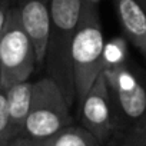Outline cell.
<instances>
[{
	"label": "cell",
	"instance_id": "cell-1",
	"mask_svg": "<svg viewBox=\"0 0 146 146\" xmlns=\"http://www.w3.org/2000/svg\"><path fill=\"white\" fill-rule=\"evenodd\" d=\"M50 32L44 64L69 106L76 103L72 44L79 25L82 0H50Z\"/></svg>",
	"mask_w": 146,
	"mask_h": 146
},
{
	"label": "cell",
	"instance_id": "cell-2",
	"mask_svg": "<svg viewBox=\"0 0 146 146\" xmlns=\"http://www.w3.org/2000/svg\"><path fill=\"white\" fill-rule=\"evenodd\" d=\"M103 75L122 146H146V89L125 64L105 67Z\"/></svg>",
	"mask_w": 146,
	"mask_h": 146
},
{
	"label": "cell",
	"instance_id": "cell-3",
	"mask_svg": "<svg viewBox=\"0 0 146 146\" xmlns=\"http://www.w3.org/2000/svg\"><path fill=\"white\" fill-rule=\"evenodd\" d=\"M105 44L98 2L82 0L80 19L72 44V66L78 105H80L98 76L103 72Z\"/></svg>",
	"mask_w": 146,
	"mask_h": 146
},
{
	"label": "cell",
	"instance_id": "cell-4",
	"mask_svg": "<svg viewBox=\"0 0 146 146\" xmlns=\"http://www.w3.org/2000/svg\"><path fill=\"white\" fill-rule=\"evenodd\" d=\"M69 105L59 86L49 76L33 85L29 115L20 135L36 142H44L72 125Z\"/></svg>",
	"mask_w": 146,
	"mask_h": 146
},
{
	"label": "cell",
	"instance_id": "cell-5",
	"mask_svg": "<svg viewBox=\"0 0 146 146\" xmlns=\"http://www.w3.org/2000/svg\"><path fill=\"white\" fill-rule=\"evenodd\" d=\"M36 53L20 17L17 6H12L5 32L0 37V75L5 89L29 80L35 70Z\"/></svg>",
	"mask_w": 146,
	"mask_h": 146
},
{
	"label": "cell",
	"instance_id": "cell-6",
	"mask_svg": "<svg viewBox=\"0 0 146 146\" xmlns=\"http://www.w3.org/2000/svg\"><path fill=\"white\" fill-rule=\"evenodd\" d=\"M80 126L86 129L103 146L115 133L113 108L103 72L98 76L90 90L79 105Z\"/></svg>",
	"mask_w": 146,
	"mask_h": 146
},
{
	"label": "cell",
	"instance_id": "cell-7",
	"mask_svg": "<svg viewBox=\"0 0 146 146\" xmlns=\"http://www.w3.org/2000/svg\"><path fill=\"white\" fill-rule=\"evenodd\" d=\"M50 0H19V10L23 27L32 40L36 63L43 64L50 32Z\"/></svg>",
	"mask_w": 146,
	"mask_h": 146
},
{
	"label": "cell",
	"instance_id": "cell-8",
	"mask_svg": "<svg viewBox=\"0 0 146 146\" xmlns=\"http://www.w3.org/2000/svg\"><path fill=\"white\" fill-rule=\"evenodd\" d=\"M120 26L126 37L146 60V13L137 0H115Z\"/></svg>",
	"mask_w": 146,
	"mask_h": 146
},
{
	"label": "cell",
	"instance_id": "cell-9",
	"mask_svg": "<svg viewBox=\"0 0 146 146\" xmlns=\"http://www.w3.org/2000/svg\"><path fill=\"white\" fill-rule=\"evenodd\" d=\"M33 85L35 82H20L6 89L7 93V108L12 135L19 136L23 130L26 117L30 110L32 98H33Z\"/></svg>",
	"mask_w": 146,
	"mask_h": 146
},
{
	"label": "cell",
	"instance_id": "cell-10",
	"mask_svg": "<svg viewBox=\"0 0 146 146\" xmlns=\"http://www.w3.org/2000/svg\"><path fill=\"white\" fill-rule=\"evenodd\" d=\"M49 146H102L95 136H92L82 126H67L56 136L47 139Z\"/></svg>",
	"mask_w": 146,
	"mask_h": 146
},
{
	"label": "cell",
	"instance_id": "cell-11",
	"mask_svg": "<svg viewBox=\"0 0 146 146\" xmlns=\"http://www.w3.org/2000/svg\"><path fill=\"white\" fill-rule=\"evenodd\" d=\"M10 139H13L9 108H7V93L5 88H0V146H5Z\"/></svg>",
	"mask_w": 146,
	"mask_h": 146
},
{
	"label": "cell",
	"instance_id": "cell-12",
	"mask_svg": "<svg viewBox=\"0 0 146 146\" xmlns=\"http://www.w3.org/2000/svg\"><path fill=\"white\" fill-rule=\"evenodd\" d=\"M123 57H125V43L122 39H116V40L105 44L103 69L123 64Z\"/></svg>",
	"mask_w": 146,
	"mask_h": 146
},
{
	"label": "cell",
	"instance_id": "cell-13",
	"mask_svg": "<svg viewBox=\"0 0 146 146\" xmlns=\"http://www.w3.org/2000/svg\"><path fill=\"white\" fill-rule=\"evenodd\" d=\"M12 0H0V37H2L6 23H7V17H9V12L12 9Z\"/></svg>",
	"mask_w": 146,
	"mask_h": 146
},
{
	"label": "cell",
	"instance_id": "cell-14",
	"mask_svg": "<svg viewBox=\"0 0 146 146\" xmlns=\"http://www.w3.org/2000/svg\"><path fill=\"white\" fill-rule=\"evenodd\" d=\"M5 146H40V142H36L30 137L19 135V136H15L13 139H10Z\"/></svg>",
	"mask_w": 146,
	"mask_h": 146
},
{
	"label": "cell",
	"instance_id": "cell-15",
	"mask_svg": "<svg viewBox=\"0 0 146 146\" xmlns=\"http://www.w3.org/2000/svg\"><path fill=\"white\" fill-rule=\"evenodd\" d=\"M139 2V5L142 6V9L145 10V13H146V0H137Z\"/></svg>",
	"mask_w": 146,
	"mask_h": 146
},
{
	"label": "cell",
	"instance_id": "cell-16",
	"mask_svg": "<svg viewBox=\"0 0 146 146\" xmlns=\"http://www.w3.org/2000/svg\"><path fill=\"white\" fill-rule=\"evenodd\" d=\"M40 146H49V145H47V140H44V142H40Z\"/></svg>",
	"mask_w": 146,
	"mask_h": 146
},
{
	"label": "cell",
	"instance_id": "cell-17",
	"mask_svg": "<svg viewBox=\"0 0 146 146\" xmlns=\"http://www.w3.org/2000/svg\"><path fill=\"white\" fill-rule=\"evenodd\" d=\"M0 88H3V86H2V75H0Z\"/></svg>",
	"mask_w": 146,
	"mask_h": 146
}]
</instances>
